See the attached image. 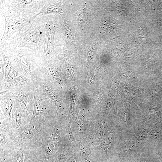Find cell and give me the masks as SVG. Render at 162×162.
Returning <instances> with one entry per match:
<instances>
[{"label": "cell", "mask_w": 162, "mask_h": 162, "mask_svg": "<svg viewBox=\"0 0 162 162\" xmlns=\"http://www.w3.org/2000/svg\"><path fill=\"white\" fill-rule=\"evenodd\" d=\"M45 27L38 16L31 23L14 33L3 44L29 48L42 57L45 47Z\"/></svg>", "instance_id": "obj_1"}, {"label": "cell", "mask_w": 162, "mask_h": 162, "mask_svg": "<svg viewBox=\"0 0 162 162\" xmlns=\"http://www.w3.org/2000/svg\"><path fill=\"white\" fill-rule=\"evenodd\" d=\"M3 44L11 63L22 75L33 83L39 79L42 70L41 56L32 50Z\"/></svg>", "instance_id": "obj_2"}, {"label": "cell", "mask_w": 162, "mask_h": 162, "mask_svg": "<svg viewBox=\"0 0 162 162\" xmlns=\"http://www.w3.org/2000/svg\"><path fill=\"white\" fill-rule=\"evenodd\" d=\"M0 16L4 17L5 20L4 31L0 40V44H3L14 33L29 25L38 16L33 14L9 11L1 12Z\"/></svg>", "instance_id": "obj_3"}, {"label": "cell", "mask_w": 162, "mask_h": 162, "mask_svg": "<svg viewBox=\"0 0 162 162\" xmlns=\"http://www.w3.org/2000/svg\"><path fill=\"white\" fill-rule=\"evenodd\" d=\"M0 56L3 59L5 71L4 81L0 85V92L31 83V80L20 74L13 66L4 45L0 44Z\"/></svg>", "instance_id": "obj_4"}, {"label": "cell", "mask_w": 162, "mask_h": 162, "mask_svg": "<svg viewBox=\"0 0 162 162\" xmlns=\"http://www.w3.org/2000/svg\"><path fill=\"white\" fill-rule=\"evenodd\" d=\"M0 10L10 11L38 16L47 3L45 0H0Z\"/></svg>", "instance_id": "obj_5"}, {"label": "cell", "mask_w": 162, "mask_h": 162, "mask_svg": "<svg viewBox=\"0 0 162 162\" xmlns=\"http://www.w3.org/2000/svg\"><path fill=\"white\" fill-rule=\"evenodd\" d=\"M39 16L45 29V47L42 59L43 61H46L52 58L54 52L55 37L56 30V22L51 14H42Z\"/></svg>", "instance_id": "obj_6"}, {"label": "cell", "mask_w": 162, "mask_h": 162, "mask_svg": "<svg viewBox=\"0 0 162 162\" xmlns=\"http://www.w3.org/2000/svg\"><path fill=\"white\" fill-rule=\"evenodd\" d=\"M33 83L34 103L30 122L37 116H47L49 114L50 108L51 100L46 92L38 84Z\"/></svg>", "instance_id": "obj_7"}, {"label": "cell", "mask_w": 162, "mask_h": 162, "mask_svg": "<svg viewBox=\"0 0 162 162\" xmlns=\"http://www.w3.org/2000/svg\"><path fill=\"white\" fill-rule=\"evenodd\" d=\"M34 83L32 82L12 88L20 105L30 119L33 112L34 103Z\"/></svg>", "instance_id": "obj_8"}, {"label": "cell", "mask_w": 162, "mask_h": 162, "mask_svg": "<svg viewBox=\"0 0 162 162\" xmlns=\"http://www.w3.org/2000/svg\"><path fill=\"white\" fill-rule=\"evenodd\" d=\"M29 119L30 121V119L26 111L20 105L18 98L15 94L11 119L13 126L16 130L21 131L22 129L24 130L25 124H26V121Z\"/></svg>", "instance_id": "obj_9"}, {"label": "cell", "mask_w": 162, "mask_h": 162, "mask_svg": "<svg viewBox=\"0 0 162 162\" xmlns=\"http://www.w3.org/2000/svg\"><path fill=\"white\" fill-rule=\"evenodd\" d=\"M15 98V94L12 88L0 92L1 117L11 120Z\"/></svg>", "instance_id": "obj_10"}, {"label": "cell", "mask_w": 162, "mask_h": 162, "mask_svg": "<svg viewBox=\"0 0 162 162\" xmlns=\"http://www.w3.org/2000/svg\"><path fill=\"white\" fill-rule=\"evenodd\" d=\"M31 124L25 127L22 132L19 135L18 137L19 141H26L30 140L34 137L36 128L35 125Z\"/></svg>", "instance_id": "obj_11"}, {"label": "cell", "mask_w": 162, "mask_h": 162, "mask_svg": "<svg viewBox=\"0 0 162 162\" xmlns=\"http://www.w3.org/2000/svg\"><path fill=\"white\" fill-rule=\"evenodd\" d=\"M0 85L3 83L5 76L4 67L3 59L1 56L0 57Z\"/></svg>", "instance_id": "obj_12"}]
</instances>
